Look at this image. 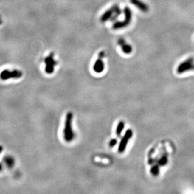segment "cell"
Wrapping results in <instances>:
<instances>
[{
    "label": "cell",
    "mask_w": 194,
    "mask_h": 194,
    "mask_svg": "<svg viewBox=\"0 0 194 194\" xmlns=\"http://www.w3.org/2000/svg\"><path fill=\"white\" fill-rule=\"evenodd\" d=\"M104 57V52H99V55H98V58L96 61L95 63L94 64L93 69L97 73L102 72L104 69V64L102 60Z\"/></svg>",
    "instance_id": "6"
},
{
    "label": "cell",
    "mask_w": 194,
    "mask_h": 194,
    "mask_svg": "<svg viewBox=\"0 0 194 194\" xmlns=\"http://www.w3.org/2000/svg\"><path fill=\"white\" fill-rule=\"evenodd\" d=\"M124 13H125V20L124 22L128 26L131 21L132 20V12L131 10L129 7H126L124 9Z\"/></svg>",
    "instance_id": "10"
},
{
    "label": "cell",
    "mask_w": 194,
    "mask_h": 194,
    "mask_svg": "<svg viewBox=\"0 0 194 194\" xmlns=\"http://www.w3.org/2000/svg\"><path fill=\"white\" fill-rule=\"evenodd\" d=\"M125 127V123L123 121H120L118 123V125L117 126L116 128V134H117V136H120L121 133L123 130V129H124Z\"/></svg>",
    "instance_id": "12"
},
{
    "label": "cell",
    "mask_w": 194,
    "mask_h": 194,
    "mask_svg": "<svg viewBox=\"0 0 194 194\" xmlns=\"http://www.w3.org/2000/svg\"><path fill=\"white\" fill-rule=\"evenodd\" d=\"M159 172H160L159 168H158V167L156 166V165L153 167L151 168V173H152L153 175H154V176L158 175V174H159Z\"/></svg>",
    "instance_id": "13"
},
{
    "label": "cell",
    "mask_w": 194,
    "mask_h": 194,
    "mask_svg": "<svg viewBox=\"0 0 194 194\" xmlns=\"http://www.w3.org/2000/svg\"><path fill=\"white\" fill-rule=\"evenodd\" d=\"M23 73L20 70H14L10 71L9 70H4L0 74V78L3 80H8L10 79H19L22 77Z\"/></svg>",
    "instance_id": "2"
},
{
    "label": "cell",
    "mask_w": 194,
    "mask_h": 194,
    "mask_svg": "<svg viewBox=\"0 0 194 194\" xmlns=\"http://www.w3.org/2000/svg\"><path fill=\"white\" fill-rule=\"evenodd\" d=\"M117 44H118L119 46H121V49L125 54H129L130 53H131L133 50L132 46L130 45H129L122 38H121L118 40V41H117Z\"/></svg>",
    "instance_id": "8"
},
{
    "label": "cell",
    "mask_w": 194,
    "mask_h": 194,
    "mask_svg": "<svg viewBox=\"0 0 194 194\" xmlns=\"http://www.w3.org/2000/svg\"><path fill=\"white\" fill-rule=\"evenodd\" d=\"M121 13H122L121 10L119 7V6L117 4V7H116V10H115V12H114L113 16H112V18H111L110 21H115L117 18L119 17V16H120V15L121 14Z\"/></svg>",
    "instance_id": "11"
},
{
    "label": "cell",
    "mask_w": 194,
    "mask_h": 194,
    "mask_svg": "<svg viewBox=\"0 0 194 194\" xmlns=\"http://www.w3.org/2000/svg\"><path fill=\"white\" fill-rule=\"evenodd\" d=\"M117 7V4L113 5L112 7H111L109 9H108L103 14V15L101 17V22H105L108 20H110L111 18L113 16L114 12H115V10Z\"/></svg>",
    "instance_id": "7"
},
{
    "label": "cell",
    "mask_w": 194,
    "mask_h": 194,
    "mask_svg": "<svg viewBox=\"0 0 194 194\" xmlns=\"http://www.w3.org/2000/svg\"><path fill=\"white\" fill-rule=\"evenodd\" d=\"M117 143V140L115 139H111L110 141V142H109V146L111 147H113L114 146H115Z\"/></svg>",
    "instance_id": "15"
},
{
    "label": "cell",
    "mask_w": 194,
    "mask_h": 194,
    "mask_svg": "<svg viewBox=\"0 0 194 194\" xmlns=\"http://www.w3.org/2000/svg\"><path fill=\"white\" fill-rule=\"evenodd\" d=\"M194 59L193 58H189L184 62L180 63L177 68V72L179 74H182L189 70H194Z\"/></svg>",
    "instance_id": "3"
},
{
    "label": "cell",
    "mask_w": 194,
    "mask_h": 194,
    "mask_svg": "<svg viewBox=\"0 0 194 194\" xmlns=\"http://www.w3.org/2000/svg\"><path fill=\"white\" fill-rule=\"evenodd\" d=\"M72 119L73 114L72 113H68L66 116V121H65V126L63 129L64 139L67 142H70L74 139V134L72 130Z\"/></svg>",
    "instance_id": "1"
},
{
    "label": "cell",
    "mask_w": 194,
    "mask_h": 194,
    "mask_svg": "<svg viewBox=\"0 0 194 194\" xmlns=\"http://www.w3.org/2000/svg\"><path fill=\"white\" fill-rule=\"evenodd\" d=\"M0 19H1V16H0Z\"/></svg>",
    "instance_id": "19"
},
{
    "label": "cell",
    "mask_w": 194,
    "mask_h": 194,
    "mask_svg": "<svg viewBox=\"0 0 194 194\" xmlns=\"http://www.w3.org/2000/svg\"><path fill=\"white\" fill-rule=\"evenodd\" d=\"M132 136H133V131L131 130V129H128L125 133V136H123L119 143V148H118V151L119 153H122L125 150L128 143V141L132 137Z\"/></svg>",
    "instance_id": "5"
},
{
    "label": "cell",
    "mask_w": 194,
    "mask_h": 194,
    "mask_svg": "<svg viewBox=\"0 0 194 194\" xmlns=\"http://www.w3.org/2000/svg\"><path fill=\"white\" fill-rule=\"evenodd\" d=\"M2 23H3V21L1 20V19H0V25H1Z\"/></svg>",
    "instance_id": "18"
},
{
    "label": "cell",
    "mask_w": 194,
    "mask_h": 194,
    "mask_svg": "<svg viewBox=\"0 0 194 194\" xmlns=\"http://www.w3.org/2000/svg\"><path fill=\"white\" fill-rule=\"evenodd\" d=\"M3 146H1V145H0V153H1L2 152V151H3Z\"/></svg>",
    "instance_id": "16"
},
{
    "label": "cell",
    "mask_w": 194,
    "mask_h": 194,
    "mask_svg": "<svg viewBox=\"0 0 194 194\" xmlns=\"http://www.w3.org/2000/svg\"><path fill=\"white\" fill-rule=\"evenodd\" d=\"M45 72L49 74L54 72L55 66L57 65V62L54 58V53H51L45 58Z\"/></svg>",
    "instance_id": "4"
},
{
    "label": "cell",
    "mask_w": 194,
    "mask_h": 194,
    "mask_svg": "<svg viewBox=\"0 0 194 194\" xmlns=\"http://www.w3.org/2000/svg\"><path fill=\"white\" fill-rule=\"evenodd\" d=\"M3 169V166H2V164H0V171H1Z\"/></svg>",
    "instance_id": "17"
},
{
    "label": "cell",
    "mask_w": 194,
    "mask_h": 194,
    "mask_svg": "<svg viewBox=\"0 0 194 194\" xmlns=\"http://www.w3.org/2000/svg\"><path fill=\"white\" fill-rule=\"evenodd\" d=\"M130 2L143 12H147L149 10L148 5L141 0H130Z\"/></svg>",
    "instance_id": "9"
},
{
    "label": "cell",
    "mask_w": 194,
    "mask_h": 194,
    "mask_svg": "<svg viewBox=\"0 0 194 194\" xmlns=\"http://www.w3.org/2000/svg\"><path fill=\"white\" fill-rule=\"evenodd\" d=\"M167 162H168L167 158L166 156H163L159 160V162H158V164H159L160 166H163V165H165Z\"/></svg>",
    "instance_id": "14"
}]
</instances>
